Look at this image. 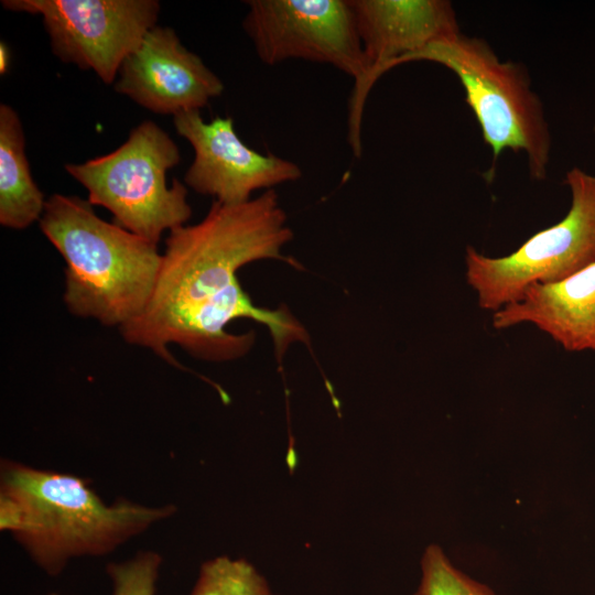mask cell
<instances>
[{
	"instance_id": "obj_1",
	"label": "cell",
	"mask_w": 595,
	"mask_h": 595,
	"mask_svg": "<svg viewBox=\"0 0 595 595\" xmlns=\"http://www.w3.org/2000/svg\"><path fill=\"white\" fill-rule=\"evenodd\" d=\"M292 239L273 188L241 204L214 201L201 221L169 231L152 298L139 317L119 328L122 338L184 370L169 351L170 344L207 361L248 354L255 333L226 329L237 318L264 325L279 360L294 343L310 346L305 326L286 306H257L237 277L241 267L266 259L284 260L296 268L298 261L282 253Z\"/></svg>"
},
{
	"instance_id": "obj_2",
	"label": "cell",
	"mask_w": 595,
	"mask_h": 595,
	"mask_svg": "<svg viewBox=\"0 0 595 595\" xmlns=\"http://www.w3.org/2000/svg\"><path fill=\"white\" fill-rule=\"evenodd\" d=\"M0 493L21 508L12 537L52 576L75 558L115 551L177 511L173 504L150 507L125 498L109 505L80 477L8 458L0 464Z\"/></svg>"
},
{
	"instance_id": "obj_3",
	"label": "cell",
	"mask_w": 595,
	"mask_h": 595,
	"mask_svg": "<svg viewBox=\"0 0 595 595\" xmlns=\"http://www.w3.org/2000/svg\"><path fill=\"white\" fill-rule=\"evenodd\" d=\"M39 225L65 261L69 313L119 328L143 313L161 269L158 245L101 219L78 196L53 194Z\"/></svg>"
},
{
	"instance_id": "obj_4",
	"label": "cell",
	"mask_w": 595,
	"mask_h": 595,
	"mask_svg": "<svg viewBox=\"0 0 595 595\" xmlns=\"http://www.w3.org/2000/svg\"><path fill=\"white\" fill-rule=\"evenodd\" d=\"M414 61L441 64L457 76L495 161L506 149L523 152L530 175L545 178L551 136L524 67L501 61L484 40L462 33L426 46L405 63Z\"/></svg>"
},
{
	"instance_id": "obj_5",
	"label": "cell",
	"mask_w": 595,
	"mask_h": 595,
	"mask_svg": "<svg viewBox=\"0 0 595 595\" xmlns=\"http://www.w3.org/2000/svg\"><path fill=\"white\" fill-rule=\"evenodd\" d=\"M177 144L158 123L144 120L115 151L65 171L88 192V201L108 209L115 224L158 245L164 231L184 226L192 216L187 188L166 173L180 163Z\"/></svg>"
},
{
	"instance_id": "obj_6",
	"label": "cell",
	"mask_w": 595,
	"mask_h": 595,
	"mask_svg": "<svg viewBox=\"0 0 595 595\" xmlns=\"http://www.w3.org/2000/svg\"><path fill=\"white\" fill-rule=\"evenodd\" d=\"M564 183L571 193L566 215L513 252L488 257L466 248V282L480 309L494 313L518 301L532 285L561 281L595 262V175L573 167Z\"/></svg>"
},
{
	"instance_id": "obj_7",
	"label": "cell",
	"mask_w": 595,
	"mask_h": 595,
	"mask_svg": "<svg viewBox=\"0 0 595 595\" xmlns=\"http://www.w3.org/2000/svg\"><path fill=\"white\" fill-rule=\"evenodd\" d=\"M10 11L41 15L53 53L115 84L119 69L156 25V0H3Z\"/></svg>"
},
{
	"instance_id": "obj_8",
	"label": "cell",
	"mask_w": 595,
	"mask_h": 595,
	"mask_svg": "<svg viewBox=\"0 0 595 595\" xmlns=\"http://www.w3.org/2000/svg\"><path fill=\"white\" fill-rule=\"evenodd\" d=\"M242 21L260 61L329 64L359 83L367 65L350 0H248ZM354 84V85H355Z\"/></svg>"
},
{
	"instance_id": "obj_9",
	"label": "cell",
	"mask_w": 595,
	"mask_h": 595,
	"mask_svg": "<svg viewBox=\"0 0 595 595\" xmlns=\"http://www.w3.org/2000/svg\"><path fill=\"white\" fill-rule=\"evenodd\" d=\"M367 65L348 101V143L361 155V121L371 87L386 72L426 46L461 33L447 0H350Z\"/></svg>"
},
{
	"instance_id": "obj_10",
	"label": "cell",
	"mask_w": 595,
	"mask_h": 595,
	"mask_svg": "<svg viewBox=\"0 0 595 595\" xmlns=\"http://www.w3.org/2000/svg\"><path fill=\"white\" fill-rule=\"evenodd\" d=\"M176 132L194 149L193 163L184 175L196 193L223 204H241L259 190L298 181L300 166L272 153H260L241 141L230 117L206 122L199 110L173 117Z\"/></svg>"
},
{
	"instance_id": "obj_11",
	"label": "cell",
	"mask_w": 595,
	"mask_h": 595,
	"mask_svg": "<svg viewBox=\"0 0 595 595\" xmlns=\"http://www.w3.org/2000/svg\"><path fill=\"white\" fill-rule=\"evenodd\" d=\"M115 90L154 113L174 117L205 107L224 84L173 29L155 25L123 61Z\"/></svg>"
},
{
	"instance_id": "obj_12",
	"label": "cell",
	"mask_w": 595,
	"mask_h": 595,
	"mask_svg": "<svg viewBox=\"0 0 595 595\" xmlns=\"http://www.w3.org/2000/svg\"><path fill=\"white\" fill-rule=\"evenodd\" d=\"M495 329L531 324L567 351L595 350V262L553 283L529 288L493 313Z\"/></svg>"
},
{
	"instance_id": "obj_13",
	"label": "cell",
	"mask_w": 595,
	"mask_h": 595,
	"mask_svg": "<svg viewBox=\"0 0 595 595\" xmlns=\"http://www.w3.org/2000/svg\"><path fill=\"white\" fill-rule=\"evenodd\" d=\"M46 199L35 184L25 154V137L18 112L0 105V224L25 229L39 221Z\"/></svg>"
},
{
	"instance_id": "obj_14",
	"label": "cell",
	"mask_w": 595,
	"mask_h": 595,
	"mask_svg": "<svg viewBox=\"0 0 595 595\" xmlns=\"http://www.w3.org/2000/svg\"><path fill=\"white\" fill-rule=\"evenodd\" d=\"M191 595H272L264 577L242 559L221 555L202 564Z\"/></svg>"
},
{
	"instance_id": "obj_15",
	"label": "cell",
	"mask_w": 595,
	"mask_h": 595,
	"mask_svg": "<svg viewBox=\"0 0 595 595\" xmlns=\"http://www.w3.org/2000/svg\"><path fill=\"white\" fill-rule=\"evenodd\" d=\"M421 572V581L414 595H495L489 586L455 567L436 544L425 549Z\"/></svg>"
},
{
	"instance_id": "obj_16",
	"label": "cell",
	"mask_w": 595,
	"mask_h": 595,
	"mask_svg": "<svg viewBox=\"0 0 595 595\" xmlns=\"http://www.w3.org/2000/svg\"><path fill=\"white\" fill-rule=\"evenodd\" d=\"M162 561L160 553L144 550L129 560L110 562L106 572L112 582L111 595H154Z\"/></svg>"
},
{
	"instance_id": "obj_17",
	"label": "cell",
	"mask_w": 595,
	"mask_h": 595,
	"mask_svg": "<svg viewBox=\"0 0 595 595\" xmlns=\"http://www.w3.org/2000/svg\"><path fill=\"white\" fill-rule=\"evenodd\" d=\"M9 48L7 44L1 41L0 43V73L3 75L8 72L9 68Z\"/></svg>"
},
{
	"instance_id": "obj_18",
	"label": "cell",
	"mask_w": 595,
	"mask_h": 595,
	"mask_svg": "<svg viewBox=\"0 0 595 595\" xmlns=\"http://www.w3.org/2000/svg\"><path fill=\"white\" fill-rule=\"evenodd\" d=\"M48 595H58V594L52 593V594H48Z\"/></svg>"
}]
</instances>
